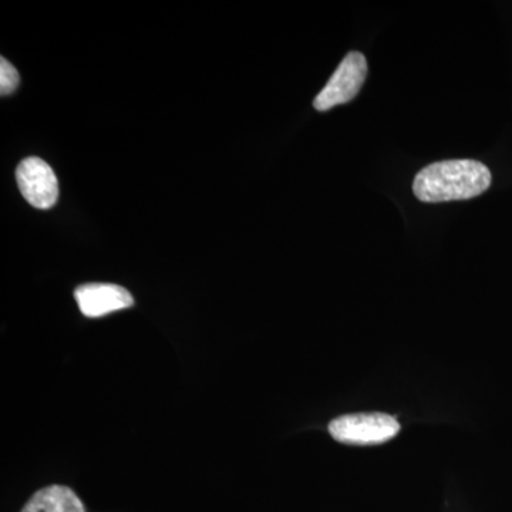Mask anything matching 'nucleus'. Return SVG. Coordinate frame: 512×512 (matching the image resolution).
<instances>
[{
  "mask_svg": "<svg viewBox=\"0 0 512 512\" xmlns=\"http://www.w3.org/2000/svg\"><path fill=\"white\" fill-rule=\"evenodd\" d=\"M491 173L474 160H448L427 165L414 178L417 200L436 202L470 200L487 191Z\"/></svg>",
  "mask_w": 512,
  "mask_h": 512,
  "instance_id": "f257e3e1",
  "label": "nucleus"
},
{
  "mask_svg": "<svg viewBox=\"0 0 512 512\" xmlns=\"http://www.w3.org/2000/svg\"><path fill=\"white\" fill-rule=\"evenodd\" d=\"M400 431L399 421L389 414L357 413L338 417L329 424L336 441L350 446H376L386 443Z\"/></svg>",
  "mask_w": 512,
  "mask_h": 512,
  "instance_id": "f03ea898",
  "label": "nucleus"
},
{
  "mask_svg": "<svg viewBox=\"0 0 512 512\" xmlns=\"http://www.w3.org/2000/svg\"><path fill=\"white\" fill-rule=\"evenodd\" d=\"M366 76V57L359 52L348 53L322 92L316 96L313 106L318 111H328L340 104L349 103L362 89Z\"/></svg>",
  "mask_w": 512,
  "mask_h": 512,
  "instance_id": "7ed1b4c3",
  "label": "nucleus"
},
{
  "mask_svg": "<svg viewBox=\"0 0 512 512\" xmlns=\"http://www.w3.org/2000/svg\"><path fill=\"white\" fill-rule=\"evenodd\" d=\"M16 181L25 200L37 210H49L59 198L55 171L42 158L23 160L16 170Z\"/></svg>",
  "mask_w": 512,
  "mask_h": 512,
  "instance_id": "20e7f679",
  "label": "nucleus"
},
{
  "mask_svg": "<svg viewBox=\"0 0 512 512\" xmlns=\"http://www.w3.org/2000/svg\"><path fill=\"white\" fill-rule=\"evenodd\" d=\"M80 311L87 318H101L109 313L123 311L134 305L133 296L126 288L113 284H87L74 292Z\"/></svg>",
  "mask_w": 512,
  "mask_h": 512,
  "instance_id": "39448f33",
  "label": "nucleus"
},
{
  "mask_svg": "<svg viewBox=\"0 0 512 512\" xmlns=\"http://www.w3.org/2000/svg\"><path fill=\"white\" fill-rule=\"evenodd\" d=\"M22 512H86V508L69 487L49 485L37 491Z\"/></svg>",
  "mask_w": 512,
  "mask_h": 512,
  "instance_id": "423d86ee",
  "label": "nucleus"
},
{
  "mask_svg": "<svg viewBox=\"0 0 512 512\" xmlns=\"http://www.w3.org/2000/svg\"><path fill=\"white\" fill-rule=\"evenodd\" d=\"M19 73L5 57L0 60V94L9 96L18 89Z\"/></svg>",
  "mask_w": 512,
  "mask_h": 512,
  "instance_id": "0eeeda50",
  "label": "nucleus"
}]
</instances>
